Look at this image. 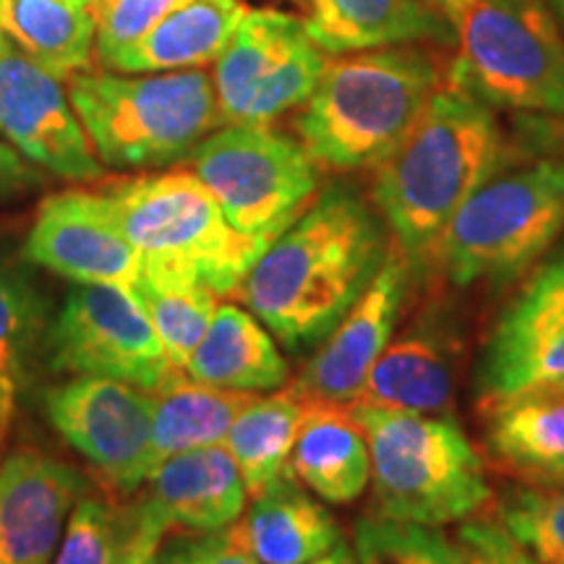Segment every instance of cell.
Returning <instances> with one entry per match:
<instances>
[{
    "label": "cell",
    "mask_w": 564,
    "mask_h": 564,
    "mask_svg": "<svg viewBox=\"0 0 564 564\" xmlns=\"http://www.w3.org/2000/svg\"><path fill=\"white\" fill-rule=\"evenodd\" d=\"M382 215L345 183L316 194L236 295L288 350L316 348L390 257Z\"/></svg>",
    "instance_id": "6da1fadb"
},
{
    "label": "cell",
    "mask_w": 564,
    "mask_h": 564,
    "mask_svg": "<svg viewBox=\"0 0 564 564\" xmlns=\"http://www.w3.org/2000/svg\"><path fill=\"white\" fill-rule=\"evenodd\" d=\"M502 154L489 105L455 87L436 89L373 181V207L413 272L436 259L447 225Z\"/></svg>",
    "instance_id": "7a4b0ae2"
},
{
    "label": "cell",
    "mask_w": 564,
    "mask_h": 564,
    "mask_svg": "<svg viewBox=\"0 0 564 564\" xmlns=\"http://www.w3.org/2000/svg\"><path fill=\"white\" fill-rule=\"evenodd\" d=\"M436 89L440 66L419 45L337 55L295 118L299 141L316 165L329 171L379 167Z\"/></svg>",
    "instance_id": "3957f363"
},
{
    "label": "cell",
    "mask_w": 564,
    "mask_h": 564,
    "mask_svg": "<svg viewBox=\"0 0 564 564\" xmlns=\"http://www.w3.org/2000/svg\"><path fill=\"white\" fill-rule=\"evenodd\" d=\"M139 253V280L236 295L270 243L228 220L194 171L121 178L105 186Z\"/></svg>",
    "instance_id": "277c9868"
},
{
    "label": "cell",
    "mask_w": 564,
    "mask_h": 564,
    "mask_svg": "<svg viewBox=\"0 0 564 564\" xmlns=\"http://www.w3.org/2000/svg\"><path fill=\"white\" fill-rule=\"evenodd\" d=\"M68 100L97 160L112 171L173 165L223 126L215 79L202 68L79 70L68 79Z\"/></svg>",
    "instance_id": "5b68a950"
},
{
    "label": "cell",
    "mask_w": 564,
    "mask_h": 564,
    "mask_svg": "<svg viewBox=\"0 0 564 564\" xmlns=\"http://www.w3.org/2000/svg\"><path fill=\"white\" fill-rule=\"evenodd\" d=\"M350 405L369 442L373 514L442 528L491 502L484 457L453 415Z\"/></svg>",
    "instance_id": "8992f818"
},
{
    "label": "cell",
    "mask_w": 564,
    "mask_h": 564,
    "mask_svg": "<svg viewBox=\"0 0 564 564\" xmlns=\"http://www.w3.org/2000/svg\"><path fill=\"white\" fill-rule=\"evenodd\" d=\"M564 230V158L505 162L478 183L444 230L436 262L457 288L505 285Z\"/></svg>",
    "instance_id": "52a82bcc"
},
{
    "label": "cell",
    "mask_w": 564,
    "mask_h": 564,
    "mask_svg": "<svg viewBox=\"0 0 564 564\" xmlns=\"http://www.w3.org/2000/svg\"><path fill=\"white\" fill-rule=\"evenodd\" d=\"M455 34L449 87L489 108L564 116V34L546 0H474Z\"/></svg>",
    "instance_id": "ba28073f"
},
{
    "label": "cell",
    "mask_w": 564,
    "mask_h": 564,
    "mask_svg": "<svg viewBox=\"0 0 564 564\" xmlns=\"http://www.w3.org/2000/svg\"><path fill=\"white\" fill-rule=\"evenodd\" d=\"M192 171L246 236L272 243L319 188V165L301 141L270 126H225L192 154Z\"/></svg>",
    "instance_id": "9c48e42d"
},
{
    "label": "cell",
    "mask_w": 564,
    "mask_h": 564,
    "mask_svg": "<svg viewBox=\"0 0 564 564\" xmlns=\"http://www.w3.org/2000/svg\"><path fill=\"white\" fill-rule=\"evenodd\" d=\"M327 63L303 19L246 9L212 74L223 126H270L303 108Z\"/></svg>",
    "instance_id": "30bf717a"
},
{
    "label": "cell",
    "mask_w": 564,
    "mask_h": 564,
    "mask_svg": "<svg viewBox=\"0 0 564 564\" xmlns=\"http://www.w3.org/2000/svg\"><path fill=\"white\" fill-rule=\"evenodd\" d=\"M55 371L158 390L175 366L129 288L76 285L47 329Z\"/></svg>",
    "instance_id": "8fae6325"
},
{
    "label": "cell",
    "mask_w": 564,
    "mask_h": 564,
    "mask_svg": "<svg viewBox=\"0 0 564 564\" xmlns=\"http://www.w3.org/2000/svg\"><path fill=\"white\" fill-rule=\"evenodd\" d=\"M489 408L535 392H564V246L533 270L494 322L474 373Z\"/></svg>",
    "instance_id": "7c38bea8"
},
{
    "label": "cell",
    "mask_w": 564,
    "mask_h": 564,
    "mask_svg": "<svg viewBox=\"0 0 564 564\" xmlns=\"http://www.w3.org/2000/svg\"><path fill=\"white\" fill-rule=\"evenodd\" d=\"M53 429L121 494L150 481L152 394L108 377H74L45 394Z\"/></svg>",
    "instance_id": "4fadbf2b"
},
{
    "label": "cell",
    "mask_w": 564,
    "mask_h": 564,
    "mask_svg": "<svg viewBox=\"0 0 564 564\" xmlns=\"http://www.w3.org/2000/svg\"><path fill=\"white\" fill-rule=\"evenodd\" d=\"M0 133L34 167L70 183L100 181L105 165L91 150L61 79L0 37Z\"/></svg>",
    "instance_id": "5bb4252c"
},
{
    "label": "cell",
    "mask_w": 564,
    "mask_h": 564,
    "mask_svg": "<svg viewBox=\"0 0 564 564\" xmlns=\"http://www.w3.org/2000/svg\"><path fill=\"white\" fill-rule=\"evenodd\" d=\"M24 251L30 262L76 285H118L131 291L141 272L139 253L105 188H68L47 196Z\"/></svg>",
    "instance_id": "9a60e30c"
},
{
    "label": "cell",
    "mask_w": 564,
    "mask_h": 564,
    "mask_svg": "<svg viewBox=\"0 0 564 564\" xmlns=\"http://www.w3.org/2000/svg\"><path fill=\"white\" fill-rule=\"evenodd\" d=\"M413 270L392 243L390 257L350 306L340 324L316 345L301 377L291 384L306 403H356L366 377L379 361L403 314Z\"/></svg>",
    "instance_id": "2e32d148"
},
{
    "label": "cell",
    "mask_w": 564,
    "mask_h": 564,
    "mask_svg": "<svg viewBox=\"0 0 564 564\" xmlns=\"http://www.w3.org/2000/svg\"><path fill=\"white\" fill-rule=\"evenodd\" d=\"M87 494L79 470L37 449L0 465V564H53L70 510Z\"/></svg>",
    "instance_id": "e0dca14e"
},
{
    "label": "cell",
    "mask_w": 564,
    "mask_h": 564,
    "mask_svg": "<svg viewBox=\"0 0 564 564\" xmlns=\"http://www.w3.org/2000/svg\"><path fill=\"white\" fill-rule=\"evenodd\" d=\"M147 484V507L158 512L171 531H220L241 520L249 499L241 470L225 444L171 457Z\"/></svg>",
    "instance_id": "ac0fdd59"
},
{
    "label": "cell",
    "mask_w": 564,
    "mask_h": 564,
    "mask_svg": "<svg viewBox=\"0 0 564 564\" xmlns=\"http://www.w3.org/2000/svg\"><path fill=\"white\" fill-rule=\"evenodd\" d=\"M306 30L327 55L455 42V24L423 0H308Z\"/></svg>",
    "instance_id": "d6986e66"
},
{
    "label": "cell",
    "mask_w": 564,
    "mask_h": 564,
    "mask_svg": "<svg viewBox=\"0 0 564 564\" xmlns=\"http://www.w3.org/2000/svg\"><path fill=\"white\" fill-rule=\"evenodd\" d=\"M453 340L440 319L415 322L384 348L366 377L358 405L405 413H444L453 405Z\"/></svg>",
    "instance_id": "ffe728a7"
},
{
    "label": "cell",
    "mask_w": 564,
    "mask_h": 564,
    "mask_svg": "<svg viewBox=\"0 0 564 564\" xmlns=\"http://www.w3.org/2000/svg\"><path fill=\"white\" fill-rule=\"evenodd\" d=\"M288 474L329 505L361 497L371 481V455L352 405L306 403Z\"/></svg>",
    "instance_id": "44dd1931"
},
{
    "label": "cell",
    "mask_w": 564,
    "mask_h": 564,
    "mask_svg": "<svg viewBox=\"0 0 564 564\" xmlns=\"http://www.w3.org/2000/svg\"><path fill=\"white\" fill-rule=\"evenodd\" d=\"M246 544L259 564H308L345 544L340 525L327 507L291 474L253 497L238 520Z\"/></svg>",
    "instance_id": "7402d4cb"
},
{
    "label": "cell",
    "mask_w": 564,
    "mask_h": 564,
    "mask_svg": "<svg viewBox=\"0 0 564 564\" xmlns=\"http://www.w3.org/2000/svg\"><path fill=\"white\" fill-rule=\"evenodd\" d=\"M246 9L241 0H183L150 32L102 66L116 74H162L215 63Z\"/></svg>",
    "instance_id": "603a6c76"
},
{
    "label": "cell",
    "mask_w": 564,
    "mask_h": 564,
    "mask_svg": "<svg viewBox=\"0 0 564 564\" xmlns=\"http://www.w3.org/2000/svg\"><path fill=\"white\" fill-rule=\"evenodd\" d=\"M196 382L230 392H274L291 377L272 333L251 312L220 303L209 329L186 364Z\"/></svg>",
    "instance_id": "cb8c5ba5"
},
{
    "label": "cell",
    "mask_w": 564,
    "mask_h": 564,
    "mask_svg": "<svg viewBox=\"0 0 564 564\" xmlns=\"http://www.w3.org/2000/svg\"><path fill=\"white\" fill-rule=\"evenodd\" d=\"M486 453L523 484H564V392H535L484 408Z\"/></svg>",
    "instance_id": "d4e9b609"
},
{
    "label": "cell",
    "mask_w": 564,
    "mask_h": 564,
    "mask_svg": "<svg viewBox=\"0 0 564 564\" xmlns=\"http://www.w3.org/2000/svg\"><path fill=\"white\" fill-rule=\"evenodd\" d=\"M0 32L40 68L68 82L95 58V0H0Z\"/></svg>",
    "instance_id": "484cf974"
},
{
    "label": "cell",
    "mask_w": 564,
    "mask_h": 564,
    "mask_svg": "<svg viewBox=\"0 0 564 564\" xmlns=\"http://www.w3.org/2000/svg\"><path fill=\"white\" fill-rule=\"evenodd\" d=\"M152 465L154 470L175 455L225 444L232 421L251 394L196 382L173 369L152 390Z\"/></svg>",
    "instance_id": "4316f807"
},
{
    "label": "cell",
    "mask_w": 564,
    "mask_h": 564,
    "mask_svg": "<svg viewBox=\"0 0 564 564\" xmlns=\"http://www.w3.org/2000/svg\"><path fill=\"white\" fill-rule=\"evenodd\" d=\"M306 400L293 387H282L251 400L238 411L225 447L241 470L249 497H259L267 486L288 474L295 436H299Z\"/></svg>",
    "instance_id": "83f0119b"
},
{
    "label": "cell",
    "mask_w": 564,
    "mask_h": 564,
    "mask_svg": "<svg viewBox=\"0 0 564 564\" xmlns=\"http://www.w3.org/2000/svg\"><path fill=\"white\" fill-rule=\"evenodd\" d=\"M131 291L150 316L171 364L186 371L188 358L215 319L220 295L207 288H160L144 280H137Z\"/></svg>",
    "instance_id": "f1b7e54d"
},
{
    "label": "cell",
    "mask_w": 564,
    "mask_h": 564,
    "mask_svg": "<svg viewBox=\"0 0 564 564\" xmlns=\"http://www.w3.org/2000/svg\"><path fill=\"white\" fill-rule=\"evenodd\" d=\"M499 523L539 564H564V484H520L499 499Z\"/></svg>",
    "instance_id": "f546056e"
},
{
    "label": "cell",
    "mask_w": 564,
    "mask_h": 564,
    "mask_svg": "<svg viewBox=\"0 0 564 564\" xmlns=\"http://www.w3.org/2000/svg\"><path fill=\"white\" fill-rule=\"evenodd\" d=\"M356 564H463L453 539L440 528L369 514L352 535Z\"/></svg>",
    "instance_id": "4dcf8cb0"
},
{
    "label": "cell",
    "mask_w": 564,
    "mask_h": 564,
    "mask_svg": "<svg viewBox=\"0 0 564 564\" xmlns=\"http://www.w3.org/2000/svg\"><path fill=\"white\" fill-rule=\"evenodd\" d=\"M40 333V303L30 288L0 270V408L13 415L19 387Z\"/></svg>",
    "instance_id": "1f68e13d"
},
{
    "label": "cell",
    "mask_w": 564,
    "mask_h": 564,
    "mask_svg": "<svg viewBox=\"0 0 564 564\" xmlns=\"http://www.w3.org/2000/svg\"><path fill=\"white\" fill-rule=\"evenodd\" d=\"M131 531V507L123 512L100 497L84 494L70 510L53 564H121Z\"/></svg>",
    "instance_id": "d6a6232c"
},
{
    "label": "cell",
    "mask_w": 564,
    "mask_h": 564,
    "mask_svg": "<svg viewBox=\"0 0 564 564\" xmlns=\"http://www.w3.org/2000/svg\"><path fill=\"white\" fill-rule=\"evenodd\" d=\"M181 3L183 0H95L97 58L102 63L131 47Z\"/></svg>",
    "instance_id": "836d02e7"
},
{
    "label": "cell",
    "mask_w": 564,
    "mask_h": 564,
    "mask_svg": "<svg viewBox=\"0 0 564 564\" xmlns=\"http://www.w3.org/2000/svg\"><path fill=\"white\" fill-rule=\"evenodd\" d=\"M154 564H259L246 544L241 528L232 523L220 531L181 535L162 541Z\"/></svg>",
    "instance_id": "e575fe53"
},
{
    "label": "cell",
    "mask_w": 564,
    "mask_h": 564,
    "mask_svg": "<svg viewBox=\"0 0 564 564\" xmlns=\"http://www.w3.org/2000/svg\"><path fill=\"white\" fill-rule=\"evenodd\" d=\"M453 544L463 564H539L494 518L463 520Z\"/></svg>",
    "instance_id": "d590c367"
},
{
    "label": "cell",
    "mask_w": 564,
    "mask_h": 564,
    "mask_svg": "<svg viewBox=\"0 0 564 564\" xmlns=\"http://www.w3.org/2000/svg\"><path fill=\"white\" fill-rule=\"evenodd\" d=\"M133 531L129 549H126L121 564H154L158 562V552L165 541V533L171 531L165 520L158 512L147 507L144 499L131 507Z\"/></svg>",
    "instance_id": "8d00e7d4"
},
{
    "label": "cell",
    "mask_w": 564,
    "mask_h": 564,
    "mask_svg": "<svg viewBox=\"0 0 564 564\" xmlns=\"http://www.w3.org/2000/svg\"><path fill=\"white\" fill-rule=\"evenodd\" d=\"M37 183H42V178L32 162L0 141V202L17 199V196L32 192Z\"/></svg>",
    "instance_id": "74e56055"
},
{
    "label": "cell",
    "mask_w": 564,
    "mask_h": 564,
    "mask_svg": "<svg viewBox=\"0 0 564 564\" xmlns=\"http://www.w3.org/2000/svg\"><path fill=\"white\" fill-rule=\"evenodd\" d=\"M423 3L432 6L434 11L444 13V17L453 21V24H457V19L463 17V11L468 9V6L474 3V0H423Z\"/></svg>",
    "instance_id": "f35d334b"
},
{
    "label": "cell",
    "mask_w": 564,
    "mask_h": 564,
    "mask_svg": "<svg viewBox=\"0 0 564 564\" xmlns=\"http://www.w3.org/2000/svg\"><path fill=\"white\" fill-rule=\"evenodd\" d=\"M308 564H356V554H352V549L348 544H343L340 549H335L333 554L322 556V560L308 562Z\"/></svg>",
    "instance_id": "ab89813d"
},
{
    "label": "cell",
    "mask_w": 564,
    "mask_h": 564,
    "mask_svg": "<svg viewBox=\"0 0 564 564\" xmlns=\"http://www.w3.org/2000/svg\"><path fill=\"white\" fill-rule=\"evenodd\" d=\"M546 6H549V9H552L554 19L560 21V26L564 30V0H546Z\"/></svg>",
    "instance_id": "60d3db41"
},
{
    "label": "cell",
    "mask_w": 564,
    "mask_h": 564,
    "mask_svg": "<svg viewBox=\"0 0 564 564\" xmlns=\"http://www.w3.org/2000/svg\"><path fill=\"white\" fill-rule=\"evenodd\" d=\"M9 423H11V415L0 408V444H3L6 432H9Z\"/></svg>",
    "instance_id": "b9f144b4"
},
{
    "label": "cell",
    "mask_w": 564,
    "mask_h": 564,
    "mask_svg": "<svg viewBox=\"0 0 564 564\" xmlns=\"http://www.w3.org/2000/svg\"><path fill=\"white\" fill-rule=\"evenodd\" d=\"M291 3H295V6H301V9H308V0H291Z\"/></svg>",
    "instance_id": "7bdbcfd3"
},
{
    "label": "cell",
    "mask_w": 564,
    "mask_h": 564,
    "mask_svg": "<svg viewBox=\"0 0 564 564\" xmlns=\"http://www.w3.org/2000/svg\"><path fill=\"white\" fill-rule=\"evenodd\" d=\"M0 37H3V32H0Z\"/></svg>",
    "instance_id": "ee69618b"
}]
</instances>
